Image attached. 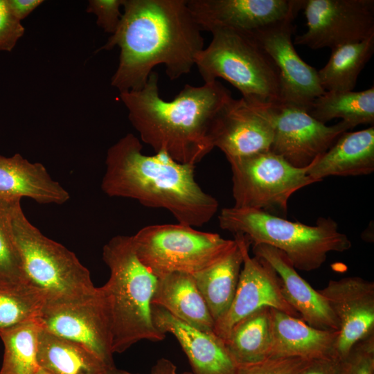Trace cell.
<instances>
[{
    "instance_id": "obj_15",
    "label": "cell",
    "mask_w": 374,
    "mask_h": 374,
    "mask_svg": "<svg viewBox=\"0 0 374 374\" xmlns=\"http://www.w3.org/2000/svg\"><path fill=\"white\" fill-rule=\"evenodd\" d=\"M304 0H187L202 30L228 29L253 35L272 24L296 17Z\"/></svg>"
},
{
    "instance_id": "obj_9",
    "label": "cell",
    "mask_w": 374,
    "mask_h": 374,
    "mask_svg": "<svg viewBox=\"0 0 374 374\" xmlns=\"http://www.w3.org/2000/svg\"><path fill=\"white\" fill-rule=\"evenodd\" d=\"M226 159L232 173L233 206L237 208L285 218L290 197L314 183L307 174L310 164L294 167L270 150Z\"/></svg>"
},
{
    "instance_id": "obj_11",
    "label": "cell",
    "mask_w": 374,
    "mask_h": 374,
    "mask_svg": "<svg viewBox=\"0 0 374 374\" xmlns=\"http://www.w3.org/2000/svg\"><path fill=\"white\" fill-rule=\"evenodd\" d=\"M302 10L308 29L294 44L332 49L374 35L373 0H304Z\"/></svg>"
},
{
    "instance_id": "obj_22",
    "label": "cell",
    "mask_w": 374,
    "mask_h": 374,
    "mask_svg": "<svg viewBox=\"0 0 374 374\" xmlns=\"http://www.w3.org/2000/svg\"><path fill=\"white\" fill-rule=\"evenodd\" d=\"M374 170V126L344 132L310 164L308 175L320 181L330 176L367 175Z\"/></svg>"
},
{
    "instance_id": "obj_6",
    "label": "cell",
    "mask_w": 374,
    "mask_h": 374,
    "mask_svg": "<svg viewBox=\"0 0 374 374\" xmlns=\"http://www.w3.org/2000/svg\"><path fill=\"white\" fill-rule=\"evenodd\" d=\"M20 202L11 201L10 220L27 284L44 295L45 303L75 301L94 294L98 287L87 268L72 251L33 226Z\"/></svg>"
},
{
    "instance_id": "obj_1",
    "label": "cell",
    "mask_w": 374,
    "mask_h": 374,
    "mask_svg": "<svg viewBox=\"0 0 374 374\" xmlns=\"http://www.w3.org/2000/svg\"><path fill=\"white\" fill-rule=\"evenodd\" d=\"M123 7L116 32L98 50L120 48L113 87L140 90L160 64L171 80L190 72L204 40L187 0H124Z\"/></svg>"
},
{
    "instance_id": "obj_24",
    "label": "cell",
    "mask_w": 374,
    "mask_h": 374,
    "mask_svg": "<svg viewBox=\"0 0 374 374\" xmlns=\"http://www.w3.org/2000/svg\"><path fill=\"white\" fill-rule=\"evenodd\" d=\"M223 341L238 368L269 358L272 344L271 308L262 307L238 321Z\"/></svg>"
},
{
    "instance_id": "obj_10",
    "label": "cell",
    "mask_w": 374,
    "mask_h": 374,
    "mask_svg": "<svg viewBox=\"0 0 374 374\" xmlns=\"http://www.w3.org/2000/svg\"><path fill=\"white\" fill-rule=\"evenodd\" d=\"M41 328L74 341L114 367L109 312L100 287L79 301L44 303L35 318Z\"/></svg>"
},
{
    "instance_id": "obj_32",
    "label": "cell",
    "mask_w": 374,
    "mask_h": 374,
    "mask_svg": "<svg viewBox=\"0 0 374 374\" xmlns=\"http://www.w3.org/2000/svg\"><path fill=\"white\" fill-rule=\"evenodd\" d=\"M339 374H374V333L358 341L339 360Z\"/></svg>"
},
{
    "instance_id": "obj_16",
    "label": "cell",
    "mask_w": 374,
    "mask_h": 374,
    "mask_svg": "<svg viewBox=\"0 0 374 374\" xmlns=\"http://www.w3.org/2000/svg\"><path fill=\"white\" fill-rule=\"evenodd\" d=\"M296 17L272 24L255 33L254 37L277 66L280 78L281 103L308 111L315 98L325 90L318 71L303 61L296 52L292 36Z\"/></svg>"
},
{
    "instance_id": "obj_30",
    "label": "cell",
    "mask_w": 374,
    "mask_h": 374,
    "mask_svg": "<svg viewBox=\"0 0 374 374\" xmlns=\"http://www.w3.org/2000/svg\"><path fill=\"white\" fill-rule=\"evenodd\" d=\"M45 303L44 295L28 285L0 283V329L35 319Z\"/></svg>"
},
{
    "instance_id": "obj_4",
    "label": "cell",
    "mask_w": 374,
    "mask_h": 374,
    "mask_svg": "<svg viewBox=\"0 0 374 374\" xmlns=\"http://www.w3.org/2000/svg\"><path fill=\"white\" fill-rule=\"evenodd\" d=\"M103 260L110 271L100 288L109 312L113 353L141 340H163L166 335L157 330L152 315L158 278L138 258L132 236L112 238L103 248Z\"/></svg>"
},
{
    "instance_id": "obj_31",
    "label": "cell",
    "mask_w": 374,
    "mask_h": 374,
    "mask_svg": "<svg viewBox=\"0 0 374 374\" xmlns=\"http://www.w3.org/2000/svg\"><path fill=\"white\" fill-rule=\"evenodd\" d=\"M12 200L0 198V283L28 285L11 231Z\"/></svg>"
},
{
    "instance_id": "obj_18",
    "label": "cell",
    "mask_w": 374,
    "mask_h": 374,
    "mask_svg": "<svg viewBox=\"0 0 374 374\" xmlns=\"http://www.w3.org/2000/svg\"><path fill=\"white\" fill-rule=\"evenodd\" d=\"M152 320L161 332L170 333L186 355L193 374H237L238 366L224 341L215 332L198 330L173 317L163 308L152 305Z\"/></svg>"
},
{
    "instance_id": "obj_28",
    "label": "cell",
    "mask_w": 374,
    "mask_h": 374,
    "mask_svg": "<svg viewBox=\"0 0 374 374\" xmlns=\"http://www.w3.org/2000/svg\"><path fill=\"white\" fill-rule=\"evenodd\" d=\"M308 112L326 124L341 118L352 128L374 123V87L360 91H325L312 102Z\"/></svg>"
},
{
    "instance_id": "obj_19",
    "label": "cell",
    "mask_w": 374,
    "mask_h": 374,
    "mask_svg": "<svg viewBox=\"0 0 374 374\" xmlns=\"http://www.w3.org/2000/svg\"><path fill=\"white\" fill-rule=\"evenodd\" d=\"M256 256L267 261L278 275L282 292L288 303L310 326L322 330L339 331V324L327 300L297 272L280 250L264 244H254Z\"/></svg>"
},
{
    "instance_id": "obj_26",
    "label": "cell",
    "mask_w": 374,
    "mask_h": 374,
    "mask_svg": "<svg viewBox=\"0 0 374 374\" xmlns=\"http://www.w3.org/2000/svg\"><path fill=\"white\" fill-rule=\"evenodd\" d=\"M242 260L241 249L236 242V247L222 259L193 275L215 323L223 317L231 305Z\"/></svg>"
},
{
    "instance_id": "obj_2",
    "label": "cell",
    "mask_w": 374,
    "mask_h": 374,
    "mask_svg": "<svg viewBox=\"0 0 374 374\" xmlns=\"http://www.w3.org/2000/svg\"><path fill=\"white\" fill-rule=\"evenodd\" d=\"M158 82L157 73L152 71L141 89L120 93L129 121L156 153L195 166L214 148L210 128L231 93L215 80L199 87L186 84L167 101L159 95Z\"/></svg>"
},
{
    "instance_id": "obj_33",
    "label": "cell",
    "mask_w": 374,
    "mask_h": 374,
    "mask_svg": "<svg viewBox=\"0 0 374 374\" xmlns=\"http://www.w3.org/2000/svg\"><path fill=\"white\" fill-rule=\"evenodd\" d=\"M308 362L299 357H270L238 367L237 374H301Z\"/></svg>"
},
{
    "instance_id": "obj_25",
    "label": "cell",
    "mask_w": 374,
    "mask_h": 374,
    "mask_svg": "<svg viewBox=\"0 0 374 374\" xmlns=\"http://www.w3.org/2000/svg\"><path fill=\"white\" fill-rule=\"evenodd\" d=\"M37 362L50 374H105L108 367L84 346L40 328Z\"/></svg>"
},
{
    "instance_id": "obj_34",
    "label": "cell",
    "mask_w": 374,
    "mask_h": 374,
    "mask_svg": "<svg viewBox=\"0 0 374 374\" xmlns=\"http://www.w3.org/2000/svg\"><path fill=\"white\" fill-rule=\"evenodd\" d=\"M124 0H90L87 12L96 16V24L105 33L113 35L122 17L120 12Z\"/></svg>"
},
{
    "instance_id": "obj_29",
    "label": "cell",
    "mask_w": 374,
    "mask_h": 374,
    "mask_svg": "<svg viewBox=\"0 0 374 374\" xmlns=\"http://www.w3.org/2000/svg\"><path fill=\"white\" fill-rule=\"evenodd\" d=\"M40 326L31 319L0 329L4 346L0 374H37V344Z\"/></svg>"
},
{
    "instance_id": "obj_14",
    "label": "cell",
    "mask_w": 374,
    "mask_h": 374,
    "mask_svg": "<svg viewBox=\"0 0 374 374\" xmlns=\"http://www.w3.org/2000/svg\"><path fill=\"white\" fill-rule=\"evenodd\" d=\"M271 106L232 97L211 126L209 137L213 147L219 148L226 158L270 150L274 136Z\"/></svg>"
},
{
    "instance_id": "obj_17",
    "label": "cell",
    "mask_w": 374,
    "mask_h": 374,
    "mask_svg": "<svg viewBox=\"0 0 374 374\" xmlns=\"http://www.w3.org/2000/svg\"><path fill=\"white\" fill-rule=\"evenodd\" d=\"M319 292L339 321L333 355L341 360L358 341L374 333V283L348 276L330 280Z\"/></svg>"
},
{
    "instance_id": "obj_23",
    "label": "cell",
    "mask_w": 374,
    "mask_h": 374,
    "mask_svg": "<svg viewBox=\"0 0 374 374\" xmlns=\"http://www.w3.org/2000/svg\"><path fill=\"white\" fill-rule=\"evenodd\" d=\"M152 305L198 330L214 332L215 321L191 274L173 272L158 278Z\"/></svg>"
},
{
    "instance_id": "obj_37",
    "label": "cell",
    "mask_w": 374,
    "mask_h": 374,
    "mask_svg": "<svg viewBox=\"0 0 374 374\" xmlns=\"http://www.w3.org/2000/svg\"><path fill=\"white\" fill-rule=\"evenodd\" d=\"M44 2L42 0H6L13 16L21 21Z\"/></svg>"
},
{
    "instance_id": "obj_35",
    "label": "cell",
    "mask_w": 374,
    "mask_h": 374,
    "mask_svg": "<svg viewBox=\"0 0 374 374\" xmlns=\"http://www.w3.org/2000/svg\"><path fill=\"white\" fill-rule=\"evenodd\" d=\"M24 32L21 21L11 13L6 0H0V51L10 52Z\"/></svg>"
},
{
    "instance_id": "obj_38",
    "label": "cell",
    "mask_w": 374,
    "mask_h": 374,
    "mask_svg": "<svg viewBox=\"0 0 374 374\" xmlns=\"http://www.w3.org/2000/svg\"><path fill=\"white\" fill-rule=\"evenodd\" d=\"M150 374H193L190 372L178 373L177 366L170 360L161 358L153 366Z\"/></svg>"
},
{
    "instance_id": "obj_20",
    "label": "cell",
    "mask_w": 374,
    "mask_h": 374,
    "mask_svg": "<svg viewBox=\"0 0 374 374\" xmlns=\"http://www.w3.org/2000/svg\"><path fill=\"white\" fill-rule=\"evenodd\" d=\"M22 197L39 204H63L70 195L42 163H31L19 153L10 157L0 155V198Z\"/></svg>"
},
{
    "instance_id": "obj_21",
    "label": "cell",
    "mask_w": 374,
    "mask_h": 374,
    "mask_svg": "<svg viewBox=\"0 0 374 374\" xmlns=\"http://www.w3.org/2000/svg\"><path fill=\"white\" fill-rule=\"evenodd\" d=\"M272 344L269 357L308 361L334 357L338 331L312 327L303 319L271 308Z\"/></svg>"
},
{
    "instance_id": "obj_12",
    "label": "cell",
    "mask_w": 374,
    "mask_h": 374,
    "mask_svg": "<svg viewBox=\"0 0 374 374\" xmlns=\"http://www.w3.org/2000/svg\"><path fill=\"white\" fill-rule=\"evenodd\" d=\"M271 112L274 136L270 151L296 168L308 167L342 133L352 129L344 121L327 125L306 109L281 103L272 105Z\"/></svg>"
},
{
    "instance_id": "obj_13",
    "label": "cell",
    "mask_w": 374,
    "mask_h": 374,
    "mask_svg": "<svg viewBox=\"0 0 374 374\" xmlns=\"http://www.w3.org/2000/svg\"><path fill=\"white\" fill-rule=\"evenodd\" d=\"M234 240L242 254V267L235 294L226 313L214 326V332L224 339L231 328L240 319L262 307H269L301 318L285 300L280 279L265 259L249 255L250 243L241 233Z\"/></svg>"
},
{
    "instance_id": "obj_5",
    "label": "cell",
    "mask_w": 374,
    "mask_h": 374,
    "mask_svg": "<svg viewBox=\"0 0 374 374\" xmlns=\"http://www.w3.org/2000/svg\"><path fill=\"white\" fill-rule=\"evenodd\" d=\"M218 220L222 229L244 235L250 244H264L280 250L300 271L317 269L329 253L344 252L352 246L329 217H320L310 226L262 211L233 206L222 209Z\"/></svg>"
},
{
    "instance_id": "obj_40",
    "label": "cell",
    "mask_w": 374,
    "mask_h": 374,
    "mask_svg": "<svg viewBox=\"0 0 374 374\" xmlns=\"http://www.w3.org/2000/svg\"><path fill=\"white\" fill-rule=\"evenodd\" d=\"M37 374H50L42 368H39Z\"/></svg>"
},
{
    "instance_id": "obj_8",
    "label": "cell",
    "mask_w": 374,
    "mask_h": 374,
    "mask_svg": "<svg viewBox=\"0 0 374 374\" xmlns=\"http://www.w3.org/2000/svg\"><path fill=\"white\" fill-rule=\"evenodd\" d=\"M132 238L138 258L157 278L173 272L194 275L236 247L235 240L179 223L147 226Z\"/></svg>"
},
{
    "instance_id": "obj_27",
    "label": "cell",
    "mask_w": 374,
    "mask_h": 374,
    "mask_svg": "<svg viewBox=\"0 0 374 374\" xmlns=\"http://www.w3.org/2000/svg\"><path fill=\"white\" fill-rule=\"evenodd\" d=\"M374 53V35L356 42L331 49L326 64L318 71L325 91H350L357 78Z\"/></svg>"
},
{
    "instance_id": "obj_3",
    "label": "cell",
    "mask_w": 374,
    "mask_h": 374,
    "mask_svg": "<svg viewBox=\"0 0 374 374\" xmlns=\"http://www.w3.org/2000/svg\"><path fill=\"white\" fill-rule=\"evenodd\" d=\"M142 149L139 139L132 133L108 149L103 193L166 209L183 225L208 223L217 211L218 202L196 181L195 166L178 163L163 153L145 155Z\"/></svg>"
},
{
    "instance_id": "obj_36",
    "label": "cell",
    "mask_w": 374,
    "mask_h": 374,
    "mask_svg": "<svg viewBox=\"0 0 374 374\" xmlns=\"http://www.w3.org/2000/svg\"><path fill=\"white\" fill-rule=\"evenodd\" d=\"M339 360L327 357L308 361L301 374H339Z\"/></svg>"
},
{
    "instance_id": "obj_39",
    "label": "cell",
    "mask_w": 374,
    "mask_h": 374,
    "mask_svg": "<svg viewBox=\"0 0 374 374\" xmlns=\"http://www.w3.org/2000/svg\"><path fill=\"white\" fill-rule=\"evenodd\" d=\"M105 374H139V373H132L127 372L126 371L120 370L116 368L115 366L109 368Z\"/></svg>"
},
{
    "instance_id": "obj_7",
    "label": "cell",
    "mask_w": 374,
    "mask_h": 374,
    "mask_svg": "<svg viewBox=\"0 0 374 374\" xmlns=\"http://www.w3.org/2000/svg\"><path fill=\"white\" fill-rule=\"evenodd\" d=\"M211 33V43L195 59L204 83L222 78L247 101L267 106L279 103L278 69L254 36L228 29Z\"/></svg>"
}]
</instances>
